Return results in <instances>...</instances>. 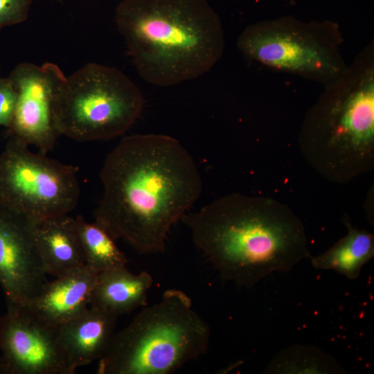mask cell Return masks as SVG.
<instances>
[{
  "label": "cell",
  "mask_w": 374,
  "mask_h": 374,
  "mask_svg": "<svg viewBox=\"0 0 374 374\" xmlns=\"http://www.w3.org/2000/svg\"><path fill=\"white\" fill-rule=\"evenodd\" d=\"M182 219L221 277L247 288L311 257L302 221L272 198L231 193Z\"/></svg>",
  "instance_id": "2"
},
{
  "label": "cell",
  "mask_w": 374,
  "mask_h": 374,
  "mask_svg": "<svg viewBox=\"0 0 374 374\" xmlns=\"http://www.w3.org/2000/svg\"><path fill=\"white\" fill-rule=\"evenodd\" d=\"M0 78H1V77H0Z\"/></svg>",
  "instance_id": "22"
},
{
  "label": "cell",
  "mask_w": 374,
  "mask_h": 374,
  "mask_svg": "<svg viewBox=\"0 0 374 374\" xmlns=\"http://www.w3.org/2000/svg\"><path fill=\"white\" fill-rule=\"evenodd\" d=\"M17 103V92L8 78H0V126L10 127Z\"/></svg>",
  "instance_id": "20"
},
{
  "label": "cell",
  "mask_w": 374,
  "mask_h": 374,
  "mask_svg": "<svg viewBox=\"0 0 374 374\" xmlns=\"http://www.w3.org/2000/svg\"><path fill=\"white\" fill-rule=\"evenodd\" d=\"M152 276L143 271L134 274L126 266L98 274L91 293L90 307L116 317L145 306Z\"/></svg>",
  "instance_id": "15"
},
{
  "label": "cell",
  "mask_w": 374,
  "mask_h": 374,
  "mask_svg": "<svg viewBox=\"0 0 374 374\" xmlns=\"http://www.w3.org/2000/svg\"><path fill=\"white\" fill-rule=\"evenodd\" d=\"M51 1L61 3V2L64 1V0H51Z\"/></svg>",
  "instance_id": "21"
},
{
  "label": "cell",
  "mask_w": 374,
  "mask_h": 374,
  "mask_svg": "<svg viewBox=\"0 0 374 374\" xmlns=\"http://www.w3.org/2000/svg\"><path fill=\"white\" fill-rule=\"evenodd\" d=\"M265 373L329 374L346 373L330 355L313 345L293 344L276 354Z\"/></svg>",
  "instance_id": "17"
},
{
  "label": "cell",
  "mask_w": 374,
  "mask_h": 374,
  "mask_svg": "<svg viewBox=\"0 0 374 374\" xmlns=\"http://www.w3.org/2000/svg\"><path fill=\"white\" fill-rule=\"evenodd\" d=\"M0 374H71L57 327L37 318L24 305L7 302L0 317Z\"/></svg>",
  "instance_id": "10"
},
{
  "label": "cell",
  "mask_w": 374,
  "mask_h": 374,
  "mask_svg": "<svg viewBox=\"0 0 374 374\" xmlns=\"http://www.w3.org/2000/svg\"><path fill=\"white\" fill-rule=\"evenodd\" d=\"M115 22L139 73L156 86L195 79L224 52L222 22L207 0H123Z\"/></svg>",
  "instance_id": "3"
},
{
  "label": "cell",
  "mask_w": 374,
  "mask_h": 374,
  "mask_svg": "<svg viewBox=\"0 0 374 374\" xmlns=\"http://www.w3.org/2000/svg\"><path fill=\"white\" fill-rule=\"evenodd\" d=\"M138 87L116 68L90 62L66 77L54 105L60 135L78 141L121 136L140 115Z\"/></svg>",
  "instance_id": "6"
},
{
  "label": "cell",
  "mask_w": 374,
  "mask_h": 374,
  "mask_svg": "<svg viewBox=\"0 0 374 374\" xmlns=\"http://www.w3.org/2000/svg\"><path fill=\"white\" fill-rule=\"evenodd\" d=\"M117 317L89 306L57 327L58 342L71 374L103 356L114 334Z\"/></svg>",
  "instance_id": "13"
},
{
  "label": "cell",
  "mask_w": 374,
  "mask_h": 374,
  "mask_svg": "<svg viewBox=\"0 0 374 374\" xmlns=\"http://www.w3.org/2000/svg\"><path fill=\"white\" fill-rule=\"evenodd\" d=\"M32 0H0V30L27 20Z\"/></svg>",
  "instance_id": "19"
},
{
  "label": "cell",
  "mask_w": 374,
  "mask_h": 374,
  "mask_svg": "<svg viewBox=\"0 0 374 374\" xmlns=\"http://www.w3.org/2000/svg\"><path fill=\"white\" fill-rule=\"evenodd\" d=\"M339 26L330 21L304 22L286 17L248 26L237 46L249 59L323 86L348 68Z\"/></svg>",
  "instance_id": "7"
},
{
  "label": "cell",
  "mask_w": 374,
  "mask_h": 374,
  "mask_svg": "<svg viewBox=\"0 0 374 374\" xmlns=\"http://www.w3.org/2000/svg\"><path fill=\"white\" fill-rule=\"evenodd\" d=\"M210 327L183 291L169 289L114 333L99 374H170L206 353Z\"/></svg>",
  "instance_id": "5"
},
{
  "label": "cell",
  "mask_w": 374,
  "mask_h": 374,
  "mask_svg": "<svg viewBox=\"0 0 374 374\" xmlns=\"http://www.w3.org/2000/svg\"><path fill=\"white\" fill-rule=\"evenodd\" d=\"M347 234L324 253L311 257L318 269L333 270L350 280L357 278L362 267L374 256V236L354 228L348 221Z\"/></svg>",
  "instance_id": "16"
},
{
  "label": "cell",
  "mask_w": 374,
  "mask_h": 374,
  "mask_svg": "<svg viewBox=\"0 0 374 374\" xmlns=\"http://www.w3.org/2000/svg\"><path fill=\"white\" fill-rule=\"evenodd\" d=\"M307 163L338 184L374 166V51L364 48L346 70L324 86L306 113L299 136Z\"/></svg>",
  "instance_id": "4"
},
{
  "label": "cell",
  "mask_w": 374,
  "mask_h": 374,
  "mask_svg": "<svg viewBox=\"0 0 374 374\" xmlns=\"http://www.w3.org/2000/svg\"><path fill=\"white\" fill-rule=\"evenodd\" d=\"M98 274L84 265L52 281L26 305L40 321L57 327L84 312L90 304Z\"/></svg>",
  "instance_id": "12"
},
{
  "label": "cell",
  "mask_w": 374,
  "mask_h": 374,
  "mask_svg": "<svg viewBox=\"0 0 374 374\" xmlns=\"http://www.w3.org/2000/svg\"><path fill=\"white\" fill-rule=\"evenodd\" d=\"M35 238L47 275L61 276L85 265L76 220L68 214L37 221Z\"/></svg>",
  "instance_id": "14"
},
{
  "label": "cell",
  "mask_w": 374,
  "mask_h": 374,
  "mask_svg": "<svg viewBox=\"0 0 374 374\" xmlns=\"http://www.w3.org/2000/svg\"><path fill=\"white\" fill-rule=\"evenodd\" d=\"M36 222L0 206V285L7 302L27 305L48 281L36 242Z\"/></svg>",
  "instance_id": "11"
},
{
  "label": "cell",
  "mask_w": 374,
  "mask_h": 374,
  "mask_svg": "<svg viewBox=\"0 0 374 374\" xmlns=\"http://www.w3.org/2000/svg\"><path fill=\"white\" fill-rule=\"evenodd\" d=\"M17 92V103L8 136H13L46 154L60 134L54 105L66 76L52 62L17 64L8 77Z\"/></svg>",
  "instance_id": "9"
},
{
  "label": "cell",
  "mask_w": 374,
  "mask_h": 374,
  "mask_svg": "<svg viewBox=\"0 0 374 374\" xmlns=\"http://www.w3.org/2000/svg\"><path fill=\"white\" fill-rule=\"evenodd\" d=\"M85 265L97 274L126 266L127 259L110 234L97 223L76 218Z\"/></svg>",
  "instance_id": "18"
},
{
  "label": "cell",
  "mask_w": 374,
  "mask_h": 374,
  "mask_svg": "<svg viewBox=\"0 0 374 374\" xmlns=\"http://www.w3.org/2000/svg\"><path fill=\"white\" fill-rule=\"evenodd\" d=\"M95 222L141 255L165 249L171 227L199 199L202 180L190 153L161 134L123 138L100 172Z\"/></svg>",
  "instance_id": "1"
},
{
  "label": "cell",
  "mask_w": 374,
  "mask_h": 374,
  "mask_svg": "<svg viewBox=\"0 0 374 374\" xmlns=\"http://www.w3.org/2000/svg\"><path fill=\"white\" fill-rule=\"evenodd\" d=\"M8 137L0 154V206L35 221L72 211L80 197L77 168Z\"/></svg>",
  "instance_id": "8"
}]
</instances>
